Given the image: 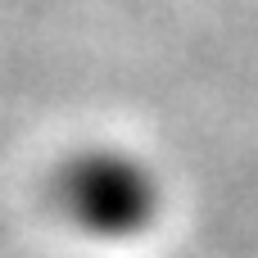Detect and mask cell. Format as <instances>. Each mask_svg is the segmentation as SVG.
<instances>
[{
  "label": "cell",
  "mask_w": 258,
  "mask_h": 258,
  "mask_svg": "<svg viewBox=\"0 0 258 258\" xmlns=\"http://www.w3.org/2000/svg\"><path fill=\"white\" fill-rule=\"evenodd\" d=\"M54 204L95 240H132L159 218V181L136 154L91 145L59 163Z\"/></svg>",
  "instance_id": "1"
}]
</instances>
